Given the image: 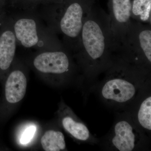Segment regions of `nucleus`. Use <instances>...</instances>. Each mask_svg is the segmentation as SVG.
<instances>
[{
  "label": "nucleus",
  "mask_w": 151,
  "mask_h": 151,
  "mask_svg": "<svg viewBox=\"0 0 151 151\" xmlns=\"http://www.w3.org/2000/svg\"><path fill=\"white\" fill-rule=\"evenodd\" d=\"M116 56L108 14L92 8L84 21L78 50L73 55L79 70L87 78L105 72Z\"/></svg>",
  "instance_id": "f257e3e1"
},
{
  "label": "nucleus",
  "mask_w": 151,
  "mask_h": 151,
  "mask_svg": "<svg viewBox=\"0 0 151 151\" xmlns=\"http://www.w3.org/2000/svg\"><path fill=\"white\" fill-rule=\"evenodd\" d=\"M105 72L106 76L101 89L102 97L108 103L123 104L129 103L136 97L139 85L149 78L150 70L116 56Z\"/></svg>",
  "instance_id": "f03ea898"
},
{
  "label": "nucleus",
  "mask_w": 151,
  "mask_h": 151,
  "mask_svg": "<svg viewBox=\"0 0 151 151\" xmlns=\"http://www.w3.org/2000/svg\"><path fill=\"white\" fill-rule=\"evenodd\" d=\"M92 7L90 5L74 1L61 8L38 12L73 56L78 49L84 21Z\"/></svg>",
  "instance_id": "7ed1b4c3"
},
{
  "label": "nucleus",
  "mask_w": 151,
  "mask_h": 151,
  "mask_svg": "<svg viewBox=\"0 0 151 151\" xmlns=\"http://www.w3.org/2000/svg\"><path fill=\"white\" fill-rule=\"evenodd\" d=\"M9 16L17 42L24 48L39 51L64 46L38 12L33 9H24Z\"/></svg>",
  "instance_id": "20e7f679"
},
{
  "label": "nucleus",
  "mask_w": 151,
  "mask_h": 151,
  "mask_svg": "<svg viewBox=\"0 0 151 151\" xmlns=\"http://www.w3.org/2000/svg\"><path fill=\"white\" fill-rule=\"evenodd\" d=\"M116 55L131 64L150 70L151 24L132 19L124 42Z\"/></svg>",
  "instance_id": "39448f33"
},
{
  "label": "nucleus",
  "mask_w": 151,
  "mask_h": 151,
  "mask_svg": "<svg viewBox=\"0 0 151 151\" xmlns=\"http://www.w3.org/2000/svg\"><path fill=\"white\" fill-rule=\"evenodd\" d=\"M73 54L65 47L37 51L32 59L35 70L41 75L64 79L79 70L73 61Z\"/></svg>",
  "instance_id": "423d86ee"
},
{
  "label": "nucleus",
  "mask_w": 151,
  "mask_h": 151,
  "mask_svg": "<svg viewBox=\"0 0 151 151\" xmlns=\"http://www.w3.org/2000/svg\"><path fill=\"white\" fill-rule=\"evenodd\" d=\"M131 9V0H111L108 15L116 54L124 42L132 20Z\"/></svg>",
  "instance_id": "0eeeda50"
},
{
  "label": "nucleus",
  "mask_w": 151,
  "mask_h": 151,
  "mask_svg": "<svg viewBox=\"0 0 151 151\" xmlns=\"http://www.w3.org/2000/svg\"><path fill=\"white\" fill-rule=\"evenodd\" d=\"M113 133L110 142L117 150H134L141 142L139 132L133 124L127 119L117 122L114 126Z\"/></svg>",
  "instance_id": "6e6552de"
},
{
  "label": "nucleus",
  "mask_w": 151,
  "mask_h": 151,
  "mask_svg": "<svg viewBox=\"0 0 151 151\" xmlns=\"http://www.w3.org/2000/svg\"><path fill=\"white\" fill-rule=\"evenodd\" d=\"M3 24L0 34V70L6 72L14 61L17 42L10 16Z\"/></svg>",
  "instance_id": "1a4fd4ad"
},
{
  "label": "nucleus",
  "mask_w": 151,
  "mask_h": 151,
  "mask_svg": "<svg viewBox=\"0 0 151 151\" xmlns=\"http://www.w3.org/2000/svg\"><path fill=\"white\" fill-rule=\"evenodd\" d=\"M27 85V78L24 70L14 67L6 80L5 93L7 101L15 104L21 101L25 95Z\"/></svg>",
  "instance_id": "9d476101"
},
{
  "label": "nucleus",
  "mask_w": 151,
  "mask_h": 151,
  "mask_svg": "<svg viewBox=\"0 0 151 151\" xmlns=\"http://www.w3.org/2000/svg\"><path fill=\"white\" fill-rule=\"evenodd\" d=\"M71 112L66 108L62 115L61 122L64 129L77 140L82 142H92L94 139L87 126L74 117Z\"/></svg>",
  "instance_id": "9b49d317"
},
{
  "label": "nucleus",
  "mask_w": 151,
  "mask_h": 151,
  "mask_svg": "<svg viewBox=\"0 0 151 151\" xmlns=\"http://www.w3.org/2000/svg\"><path fill=\"white\" fill-rule=\"evenodd\" d=\"M40 142L42 148L45 151H60L66 149L65 137L60 131H46L42 137Z\"/></svg>",
  "instance_id": "f8f14e48"
},
{
  "label": "nucleus",
  "mask_w": 151,
  "mask_h": 151,
  "mask_svg": "<svg viewBox=\"0 0 151 151\" xmlns=\"http://www.w3.org/2000/svg\"><path fill=\"white\" fill-rule=\"evenodd\" d=\"M131 18L151 24V0H134L132 2Z\"/></svg>",
  "instance_id": "ddd939ff"
},
{
  "label": "nucleus",
  "mask_w": 151,
  "mask_h": 151,
  "mask_svg": "<svg viewBox=\"0 0 151 151\" xmlns=\"http://www.w3.org/2000/svg\"><path fill=\"white\" fill-rule=\"evenodd\" d=\"M138 124L147 132L151 130V97L148 96L142 101L137 114Z\"/></svg>",
  "instance_id": "4468645a"
},
{
  "label": "nucleus",
  "mask_w": 151,
  "mask_h": 151,
  "mask_svg": "<svg viewBox=\"0 0 151 151\" xmlns=\"http://www.w3.org/2000/svg\"><path fill=\"white\" fill-rule=\"evenodd\" d=\"M35 131L36 128L35 126H30L27 128L22 135L20 140L21 143L23 145L29 143L34 137Z\"/></svg>",
  "instance_id": "2eb2a0df"
}]
</instances>
